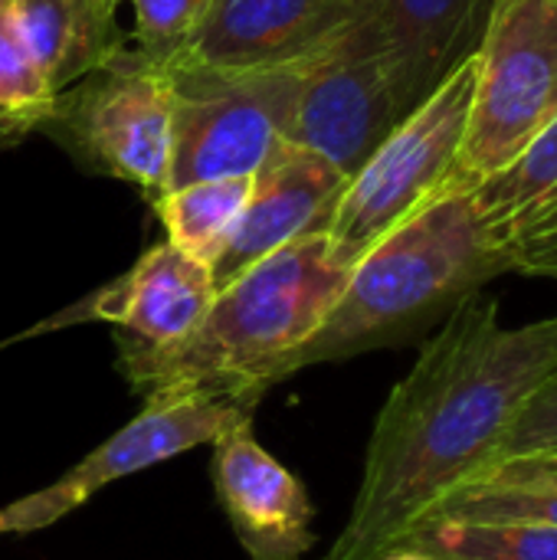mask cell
I'll return each mask as SVG.
<instances>
[{
	"label": "cell",
	"mask_w": 557,
	"mask_h": 560,
	"mask_svg": "<svg viewBox=\"0 0 557 560\" xmlns=\"http://www.w3.org/2000/svg\"><path fill=\"white\" fill-rule=\"evenodd\" d=\"M557 368V315L502 325L483 292L456 305L384 400L351 515L318 560H381L483 479L522 404Z\"/></svg>",
	"instance_id": "obj_1"
},
{
	"label": "cell",
	"mask_w": 557,
	"mask_h": 560,
	"mask_svg": "<svg viewBox=\"0 0 557 560\" xmlns=\"http://www.w3.org/2000/svg\"><path fill=\"white\" fill-rule=\"evenodd\" d=\"M355 262L328 233L302 236L223 285L184 341L118 351V371L144 400L194 390L263 400L286 381L289 358L322 328Z\"/></svg>",
	"instance_id": "obj_2"
},
{
	"label": "cell",
	"mask_w": 557,
	"mask_h": 560,
	"mask_svg": "<svg viewBox=\"0 0 557 560\" xmlns=\"http://www.w3.org/2000/svg\"><path fill=\"white\" fill-rule=\"evenodd\" d=\"M512 269V246L489 230L473 194L440 197L361 253L322 328L289 358L286 377L407 345Z\"/></svg>",
	"instance_id": "obj_3"
},
{
	"label": "cell",
	"mask_w": 557,
	"mask_h": 560,
	"mask_svg": "<svg viewBox=\"0 0 557 560\" xmlns=\"http://www.w3.org/2000/svg\"><path fill=\"white\" fill-rule=\"evenodd\" d=\"M557 121V0H492L466 135L443 197L469 194Z\"/></svg>",
	"instance_id": "obj_4"
},
{
	"label": "cell",
	"mask_w": 557,
	"mask_h": 560,
	"mask_svg": "<svg viewBox=\"0 0 557 560\" xmlns=\"http://www.w3.org/2000/svg\"><path fill=\"white\" fill-rule=\"evenodd\" d=\"M473 89L476 49L460 59L450 75L410 115H404L358 167L328 226V236L345 253L361 259V253L384 233L443 197L466 135Z\"/></svg>",
	"instance_id": "obj_5"
},
{
	"label": "cell",
	"mask_w": 557,
	"mask_h": 560,
	"mask_svg": "<svg viewBox=\"0 0 557 560\" xmlns=\"http://www.w3.org/2000/svg\"><path fill=\"white\" fill-rule=\"evenodd\" d=\"M174 79L138 49L56 95L49 131L98 174L135 184L148 200L167 190Z\"/></svg>",
	"instance_id": "obj_6"
},
{
	"label": "cell",
	"mask_w": 557,
	"mask_h": 560,
	"mask_svg": "<svg viewBox=\"0 0 557 560\" xmlns=\"http://www.w3.org/2000/svg\"><path fill=\"white\" fill-rule=\"evenodd\" d=\"M299 66L266 72H190L174 79L167 190L194 180L253 177L282 138Z\"/></svg>",
	"instance_id": "obj_7"
},
{
	"label": "cell",
	"mask_w": 557,
	"mask_h": 560,
	"mask_svg": "<svg viewBox=\"0 0 557 560\" xmlns=\"http://www.w3.org/2000/svg\"><path fill=\"white\" fill-rule=\"evenodd\" d=\"M256 397L194 390L181 397L144 400V410L92 450L79 466L62 472L53 486L30 492L0 509V538L49 528L85 505L105 486L135 476L148 466L174 459L187 450L213 443L230 427L253 420Z\"/></svg>",
	"instance_id": "obj_8"
},
{
	"label": "cell",
	"mask_w": 557,
	"mask_h": 560,
	"mask_svg": "<svg viewBox=\"0 0 557 560\" xmlns=\"http://www.w3.org/2000/svg\"><path fill=\"white\" fill-rule=\"evenodd\" d=\"M404 115L381 52L351 16L348 30L302 66L282 138L322 154L351 180Z\"/></svg>",
	"instance_id": "obj_9"
},
{
	"label": "cell",
	"mask_w": 557,
	"mask_h": 560,
	"mask_svg": "<svg viewBox=\"0 0 557 560\" xmlns=\"http://www.w3.org/2000/svg\"><path fill=\"white\" fill-rule=\"evenodd\" d=\"M358 0H213L184 52L164 69L266 72L315 59L351 23Z\"/></svg>",
	"instance_id": "obj_10"
},
{
	"label": "cell",
	"mask_w": 557,
	"mask_h": 560,
	"mask_svg": "<svg viewBox=\"0 0 557 560\" xmlns=\"http://www.w3.org/2000/svg\"><path fill=\"white\" fill-rule=\"evenodd\" d=\"M345 187V171L322 154L279 138L253 174L246 210L227 249L210 266L213 289L220 292L240 272L302 236L328 233Z\"/></svg>",
	"instance_id": "obj_11"
},
{
	"label": "cell",
	"mask_w": 557,
	"mask_h": 560,
	"mask_svg": "<svg viewBox=\"0 0 557 560\" xmlns=\"http://www.w3.org/2000/svg\"><path fill=\"white\" fill-rule=\"evenodd\" d=\"M213 295L210 266L164 240L144 249L112 285L62 315L59 325L72 318L108 322L115 325L118 351H161L184 341L204 322Z\"/></svg>",
	"instance_id": "obj_12"
},
{
	"label": "cell",
	"mask_w": 557,
	"mask_h": 560,
	"mask_svg": "<svg viewBox=\"0 0 557 560\" xmlns=\"http://www.w3.org/2000/svg\"><path fill=\"white\" fill-rule=\"evenodd\" d=\"M213 486L250 560H302L315 545L309 492L256 443L253 420L213 440Z\"/></svg>",
	"instance_id": "obj_13"
},
{
	"label": "cell",
	"mask_w": 557,
	"mask_h": 560,
	"mask_svg": "<svg viewBox=\"0 0 557 560\" xmlns=\"http://www.w3.org/2000/svg\"><path fill=\"white\" fill-rule=\"evenodd\" d=\"M492 0H358L355 26L381 52L410 115L466 59Z\"/></svg>",
	"instance_id": "obj_14"
},
{
	"label": "cell",
	"mask_w": 557,
	"mask_h": 560,
	"mask_svg": "<svg viewBox=\"0 0 557 560\" xmlns=\"http://www.w3.org/2000/svg\"><path fill=\"white\" fill-rule=\"evenodd\" d=\"M118 3L121 0H3V13L20 49L59 95L125 52Z\"/></svg>",
	"instance_id": "obj_15"
},
{
	"label": "cell",
	"mask_w": 557,
	"mask_h": 560,
	"mask_svg": "<svg viewBox=\"0 0 557 560\" xmlns=\"http://www.w3.org/2000/svg\"><path fill=\"white\" fill-rule=\"evenodd\" d=\"M250 184L253 177L194 180V184L164 190L161 197L151 200V207L167 233V243L213 266L246 210Z\"/></svg>",
	"instance_id": "obj_16"
},
{
	"label": "cell",
	"mask_w": 557,
	"mask_h": 560,
	"mask_svg": "<svg viewBox=\"0 0 557 560\" xmlns=\"http://www.w3.org/2000/svg\"><path fill=\"white\" fill-rule=\"evenodd\" d=\"M489 230L512 246L522 226L557 194V121L535 135L515 161L469 190Z\"/></svg>",
	"instance_id": "obj_17"
},
{
	"label": "cell",
	"mask_w": 557,
	"mask_h": 560,
	"mask_svg": "<svg viewBox=\"0 0 557 560\" xmlns=\"http://www.w3.org/2000/svg\"><path fill=\"white\" fill-rule=\"evenodd\" d=\"M401 548L440 560H557V528L525 522L433 518Z\"/></svg>",
	"instance_id": "obj_18"
},
{
	"label": "cell",
	"mask_w": 557,
	"mask_h": 560,
	"mask_svg": "<svg viewBox=\"0 0 557 560\" xmlns=\"http://www.w3.org/2000/svg\"><path fill=\"white\" fill-rule=\"evenodd\" d=\"M56 92L20 49L0 0V144H13L49 125Z\"/></svg>",
	"instance_id": "obj_19"
},
{
	"label": "cell",
	"mask_w": 557,
	"mask_h": 560,
	"mask_svg": "<svg viewBox=\"0 0 557 560\" xmlns=\"http://www.w3.org/2000/svg\"><path fill=\"white\" fill-rule=\"evenodd\" d=\"M135 13V46L144 59L171 66L200 30L213 0H128Z\"/></svg>",
	"instance_id": "obj_20"
},
{
	"label": "cell",
	"mask_w": 557,
	"mask_h": 560,
	"mask_svg": "<svg viewBox=\"0 0 557 560\" xmlns=\"http://www.w3.org/2000/svg\"><path fill=\"white\" fill-rule=\"evenodd\" d=\"M437 518L469 522H525L557 528V492L525 486H476L440 509Z\"/></svg>",
	"instance_id": "obj_21"
},
{
	"label": "cell",
	"mask_w": 557,
	"mask_h": 560,
	"mask_svg": "<svg viewBox=\"0 0 557 560\" xmlns=\"http://www.w3.org/2000/svg\"><path fill=\"white\" fill-rule=\"evenodd\" d=\"M542 453H557V368L522 404L515 423L509 427V433L499 446L496 466L506 459L542 456Z\"/></svg>",
	"instance_id": "obj_22"
},
{
	"label": "cell",
	"mask_w": 557,
	"mask_h": 560,
	"mask_svg": "<svg viewBox=\"0 0 557 560\" xmlns=\"http://www.w3.org/2000/svg\"><path fill=\"white\" fill-rule=\"evenodd\" d=\"M515 269L529 276H555L557 279V210L535 217L512 243Z\"/></svg>",
	"instance_id": "obj_23"
},
{
	"label": "cell",
	"mask_w": 557,
	"mask_h": 560,
	"mask_svg": "<svg viewBox=\"0 0 557 560\" xmlns=\"http://www.w3.org/2000/svg\"><path fill=\"white\" fill-rule=\"evenodd\" d=\"M476 486H525V489H552L557 492V453H542V456H519L492 466ZM466 489V492H469Z\"/></svg>",
	"instance_id": "obj_24"
},
{
	"label": "cell",
	"mask_w": 557,
	"mask_h": 560,
	"mask_svg": "<svg viewBox=\"0 0 557 560\" xmlns=\"http://www.w3.org/2000/svg\"><path fill=\"white\" fill-rule=\"evenodd\" d=\"M381 560H440V558H433V555H427V551H417V548H397V551L384 555Z\"/></svg>",
	"instance_id": "obj_25"
},
{
	"label": "cell",
	"mask_w": 557,
	"mask_h": 560,
	"mask_svg": "<svg viewBox=\"0 0 557 560\" xmlns=\"http://www.w3.org/2000/svg\"><path fill=\"white\" fill-rule=\"evenodd\" d=\"M552 210H557V194L552 197V200H548V203H545V207H542V210H538V213H535V217H542V213H552ZM535 217H532V220H535ZM532 220H529V223H532ZM529 223H525V226H529ZM525 226H522V230H525Z\"/></svg>",
	"instance_id": "obj_26"
}]
</instances>
